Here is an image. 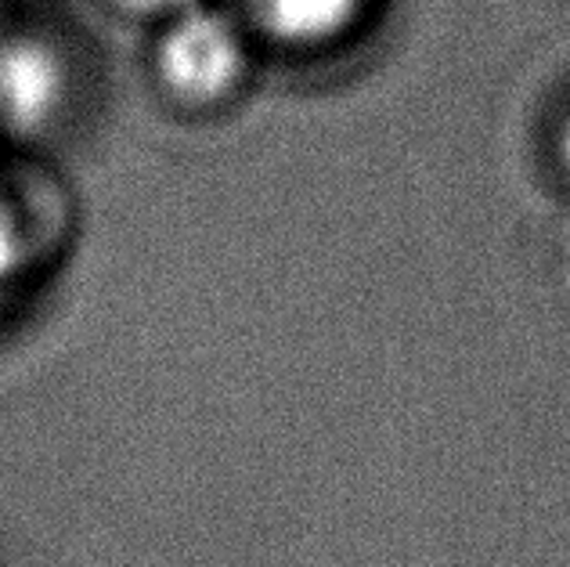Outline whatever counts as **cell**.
Here are the masks:
<instances>
[{
	"instance_id": "cell-1",
	"label": "cell",
	"mask_w": 570,
	"mask_h": 567,
	"mask_svg": "<svg viewBox=\"0 0 570 567\" xmlns=\"http://www.w3.org/2000/svg\"><path fill=\"white\" fill-rule=\"evenodd\" d=\"M264 51L224 0H203L145 29V80L181 119H217L249 95Z\"/></svg>"
},
{
	"instance_id": "cell-2",
	"label": "cell",
	"mask_w": 570,
	"mask_h": 567,
	"mask_svg": "<svg viewBox=\"0 0 570 567\" xmlns=\"http://www.w3.org/2000/svg\"><path fill=\"white\" fill-rule=\"evenodd\" d=\"M257 40L264 58L318 62L357 43L386 0H224Z\"/></svg>"
},
{
	"instance_id": "cell-3",
	"label": "cell",
	"mask_w": 570,
	"mask_h": 567,
	"mask_svg": "<svg viewBox=\"0 0 570 567\" xmlns=\"http://www.w3.org/2000/svg\"><path fill=\"white\" fill-rule=\"evenodd\" d=\"M91 4L112 22L153 29L156 22L170 19V14L185 11L191 4H203V0H91Z\"/></svg>"
},
{
	"instance_id": "cell-4",
	"label": "cell",
	"mask_w": 570,
	"mask_h": 567,
	"mask_svg": "<svg viewBox=\"0 0 570 567\" xmlns=\"http://www.w3.org/2000/svg\"><path fill=\"white\" fill-rule=\"evenodd\" d=\"M549 153H552V167H557V174L563 177V185L570 188V98L560 106L557 119H552Z\"/></svg>"
}]
</instances>
